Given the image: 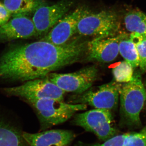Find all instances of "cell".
I'll use <instances>...</instances> for the list:
<instances>
[{
  "mask_svg": "<svg viewBox=\"0 0 146 146\" xmlns=\"http://www.w3.org/2000/svg\"><path fill=\"white\" fill-rule=\"evenodd\" d=\"M51 62L44 41L13 45L0 55V82H25L44 77Z\"/></svg>",
  "mask_w": 146,
  "mask_h": 146,
  "instance_id": "cell-1",
  "label": "cell"
},
{
  "mask_svg": "<svg viewBox=\"0 0 146 146\" xmlns=\"http://www.w3.org/2000/svg\"><path fill=\"white\" fill-rule=\"evenodd\" d=\"M119 98L123 124L131 127L141 124L140 114L146 101V91L139 72L129 82L120 85Z\"/></svg>",
  "mask_w": 146,
  "mask_h": 146,
  "instance_id": "cell-2",
  "label": "cell"
},
{
  "mask_svg": "<svg viewBox=\"0 0 146 146\" xmlns=\"http://www.w3.org/2000/svg\"><path fill=\"white\" fill-rule=\"evenodd\" d=\"M36 112L42 130L63 123L80 110H86L87 105L69 104L62 100L43 99L26 101Z\"/></svg>",
  "mask_w": 146,
  "mask_h": 146,
  "instance_id": "cell-3",
  "label": "cell"
},
{
  "mask_svg": "<svg viewBox=\"0 0 146 146\" xmlns=\"http://www.w3.org/2000/svg\"><path fill=\"white\" fill-rule=\"evenodd\" d=\"M119 27V16L115 11L103 10L93 13L89 11L80 21L77 33L83 36L107 37L115 36Z\"/></svg>",
  "mask_w": 146,
  "mask_h": 146,
  "instance_id": "cell-4",
  "label": "cell"
},
{
  "mask_svg": "<svg viewBox=\"0 0 146 146\" xmlns=\"http://www.w3.org/2000/svg\"><path fill=\"white\" fill-rule=\"evenodd\" d=\"M2 91L9 96L18 97L26 101L52 99L63 100L65 93L46 77L26 82L20 86L3 88Z\"/></svg>",
  "mask_w": 146,
  "mask_h": 146,
  "instance_id": "cell-5",
  "label": "cell"
},
{
  "mask_svg": "<svg viewBox=\"0 0 146 146\" xmlns=\"http://www.w3.org/2000/svg\"><path fill=\"white\" fill-rule=\"evenodd\" d=\"M112 117L110 110L95 108L76 115L72 123L94 133L104 142L117 135V131L112 124Z\"/></svg>",
  "mask_w": 146,
  "mask_h": 146,
  "instance_id": "cell-6",
  "label": "cell"
},
{
  "mask_svg": "<svg viewBox=\"0 0 146 146\" xmlns=\"http://www.w3.org/2000/svg\"><path fill=\"white\" fill-rule=\"evenodd\" d=\"M120 85L115 82L91 87L82 94L72 97L73 104H88L97 109L111 110L117 106Z\"/></svg>",
  "mask_w": 146,
  "mask_h": 146,
  "instance_id": "cell-7",
  "label": "cell"
},
{
  "mask_svg": "<svg viewBox=\"0 0 146 146\" xmlns=\"http://www.w3.org/2000/svg\"><path fill=\"white\" fill-rule=\"evenodd\" d=\"M98 70L95 65L87 66L74 72L51 73L46 76L64 92L82 94L92 87L96 80Z\"/></svg>",
  "mask_w": 146,
  "mask_h": 146,
  "instance_id": "cell-8",
  "label": "cell"
},
{
  "mask_svg": "<svg viewBox=\"0 0 146 146\" xmlns=\"http://www.w3.org/2000/svg\"><path fill=\"white\" fill-rule=\"evenodd\" d=\"M74 3V0H60L52 5L44 4L38 7L33 13L32 20L36 36L47 34L69 11Z\"/></svg>",
  "mask_w": 146,
  "mask_h": 146,
  "instance_id": "cell-9",
  "label": "cell"
},
{
  "mask_svg": "<svg viewBox=\"0 0 146 146\" xmlns=\"http://www.w3.org/2000/svg\"><path fill=\"white\" fill-rule=\"evenodd\" d=\"M89 11L84 7L76 9L72 13L61 18L40 40L54 45L65 44L77 33L80 21Z\"/></svg>",
  "mask_w": 146,
  "mask_h": 146,
  "instance_id": "cell-10",
  "label": "cell"
},
{
  "mask_svg": "<svg viewBox=\"0 0 146 146\" xmlns=\"http://www.w3.org/2000/svg\"><path fill=\"white\" fill-rule=\"evenodd\" d=\"M125 35L95 37L87 43L86 59L102 63L112 62L119 53L120 42Z\"/></svg>",
  "mask_w": 146,
  "mask_h": 146,
  "instance_id": "cell-11",
  "label": "cell"
},
{
  "mask_svg": "<svg viewBox=\"0 0 146 146\" xmlns=\"http://www.w3.org/2000/svg\"><path fill=\"white\" fill-rule=\"evenodd\" d=\"M36 36L32 20L27 16H13L7 23L0 26V43Z\"/></svg>",
  "mask_w": 146,
  "mask_h": 146,
  "instance_id": "cell-12",
  "label": "cell"
},
{
  "mask_svg": "<svg viewBox=\"0 0 146 146\" xmlns=\"http://www.w3.org/2000/svg\"><path fill=\"white\" fill-rule=\"evenodd\" d=\"M22 136L30 146H69L75 134L71 131L52 129L35 133L24 132Z\"/></svg>",
  "mask_w": 146,
  "mask_h": 146,
  "instance_id": "cell-13",
  "label": "cell"
},
{
  "mask_svg": "<svg viewBox=\"0 0 146 146\" xmlns=\"http://www.w3.org/2000/svg\"><path fill=\"white\" fill-rule=\"evenodd\" d=\"M3 3L12 16H28L45 4L42 0H4Z\"/></svg>",
  "mask_w": 146,
  "mask_h": 146,
  "instance_id": "cell-14",
  "label": "cell"
},
{
  "mask_svg": "<svg viewBox=\"0 0 146 146\" xmlns=\"http://www.w3.org/2000/svg\"><path fill=\"white\" fill-rule=\"evenodd\" d=\"M22 133L0 116V146H24Z\"/></svg>",
  "mask_w": 146,
  "mask_h": 146,
  "instance_id": "cell-15",
  "label": "cell"
},
{
  "mask_svg": "<svg viewBox=\"0 0 146 146\" xmlns=\"http://www.w3.org/2000/svg\"><path fill=\"white\" fill-rule=\"evenodd\" d=\"M125 27L131 33H137L146 37V14L140 10L129 11L124 18Z\"/></svg>",
  "mask_w": 146,
  "mask_h": 146,
  "instance_id": "cell-16",
  "label": "cell"
},
{
  "mask_svg": "<svg viewBox=\"0 0 146 146\" xmlns=\"http://www.w3.org/2000/svg\"><path fill=\"white\" fill-rule=\"evenodd\" d=\"M119 51L125 60L133 68L139 66V56L136 46L127 34H125L120 41Z\"/></svg>",
  "mask_w": 146,
  "mask_h": 146,
  "instance_id": "cell-17",
  "label": "cell"
},
{
  "mask_svg": "<svg viewBox=\"0 0 146 146\" xmlns=\"http://www.w3.org/2000/svg\"><path fill=\"white\" fill-rule=\"evenodd\" d=\"M133 68L125 60L120 62L113 68L112 74L114 79L118 83H127L132 79Z\"/></svg>",
  "mask_w": 146,
  "mask_h": 146,
  "instance_id": "cell-18",
  "label": "cell"
},
{
  "mask_svg": "<svg viewBox=\"0 0 146 146\" xmlns=\"http://www.w3.org/2000/svg\"><path fill=\"white\" fill-rule=\"evenodd\" d=\"M129 37L137 49L140 69L142 72H146V37L137 33H131Z\"/></svg>",
  "mask_w": 146,
  "mask_h": 146,
  "instance_id": "cell-19",
  "label": "cell"
},
{
  "mask_svg": "<svg viewBox=\"0 0 146 146\" xmlns=\"http://www.w3.org/2000/svg\"><path fill=\"white\" fill-rule=\"evenodd\" d=\"M123 146H146V133H127Z\"/></svg>",
  "mask_w": 146,
  "mask_h": 146,
  "instance_id": "cell-20",
  "label": "cell"
},
{
  "mask_svg": "<svg viewBox=\"0 0 146 146\" xmlns=\"http://www.w3.org/2000/svg\"><path fill=\"white\" fill-rule=\"evenodd\" d=\"M126 133L117 135L104 141L103 143L84 144L79 143L77 146H123Z\"/></svg>",
  "mask_w": 146,
  "mask_h": 146,
  "instance_id": "cell-21",
  "label": "cell"
},
{
  "mask_svg": "<svg viewBox=\"0 0 146 146\" xmlns=\"http://www.w3.org/2000/svg\"><path fill=\"white\" fill-rule=\"evenodd\" d=\"M11 16V13L5 7L3 3L0 1V26L7 23Z\"/></svg>",
  "mask_w": 146,
  "mask_h": 146,
  "instance_id": "cell-22",
  "label": "cell"
},
{
  "mask_svg": "<svg viewBox=\"0 0 146 146\" xmlns=\"http://www.w3.org/2000/svg\"><path fill=\"white\" fill-rule=\"evenodd\" d=\"M141 132L146 133V125L143 128V129L141 130Z\"/></svg>",
  "mask_w": 146,
  "mask_h": 146,
  "instance_id": "cell-23",
  "label": "cell"
}]
</instances>
